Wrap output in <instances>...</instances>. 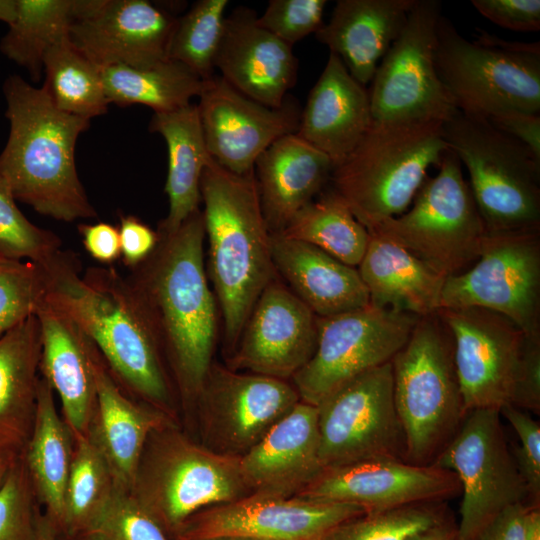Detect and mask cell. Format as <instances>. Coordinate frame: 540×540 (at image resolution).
<instances>
[{
    "mask_svg": "<svg viewBox=\"0 0 540 540\" xmlns=\"http://www.w3.org/2000/svg\"><path fill=\"white\" fill-rule=\"evenodd\" d=\"M46 302L87 335L128 395L169 416L174 384L150 321L128 279L113 266L81 274L77 256L61 250L44 264Z\"/></svg>",
    "mask_w": 540,
    "mask_h": 540,
    "instance_id": "2",
    "label": "cell"
},
{
    "mask_svg": "<svg viewBox=\"0 0 540 540\" xmlns=\"http://www.w3.org/2000/svg\"><path fill=\"white\" fill-rule=\"evenodd\" d=\"M299 401L297 390L287 380L213 362L196 402L207 440L204 446L241 457Z\"/></svg>",
    "mask_w": 540,
    "mask_h": 540,
    "instance_id": "16",
    "label": "cell"
},
{
    "mask_svg": "<svg viewBox=\"0 0 540 540\" xmlns=\"http://www.w3.org/2000/svg\"><path fill=\"white\" fill-rule=\"evenodd\" d=\"M391 365L406 460L432 464L467 413L454 364L452 336L437 312L419 317Z\"/></svg>",
    "mask_w": 540,
    "mask_h": 540,
    "instance_id": "6",
    "label": "cell"
},
{
    "mask_svg": "<svg viewBox=\"0 0 540 540\" xmlns=\"http://www.w3.org/2000/svg\"><path fill=\"white\" fill-rule=\"evenodd\" d=\"M149 129L164 138L168 151L165 193L169 210L157 229L173 231L199 209L201 177L212 157L206 147L196 104L154 113Z\"/></svg>",
    "mask_w": 540,
    "mask_h": 540,
    "instance_id": "33",
    "label": "cell"
},
{
    "mask_svg": "<svg viewBox=\"0 0 540 540\" xmlns=\"http://www.w3.org/2000/svg\"><path fill=\"white\" fill-rule=\"evenodd\" d=\"M460 491L456 475L433 464L372 459L324 469L297 496L354 504L371 512L439 502Z\"/></svg>",
    "mask_w": 540,
    "mask_h": 540,
    "instance_id": "22",
    "label": "cell"
},
{
    "mask_svg": "<svg viewBox=\"0 0 540 540\" xmlns=\"http://www.w3.org/2000/svg\"><path fill=\"white\" fill-rule=\"evenodd\" d=\"M317 340L318 316L276 274L254 304L227 366L288 381L310 361Z\"/></svg>",
    "mask_w": 540,
    "mask_h": 540,
    "instance_id": "21",
    "label": "cell"
},
{
    "mask_svg": "<svg viewBox=\"0 0 540 540\" xmlns=\"http://www.w3.org/2000/svg\"><path fill=\"white\" fill-rule=\"evenodd\" d=\"M511 405L540 413V334H525Z\"/></svg>",
    "mask_w": 540,
    "mask_h": 540,
    "instance_id": "48",
    "label": "cell"
},
{
    "mask_svg": "<svg viewBox=\"0 0 540 540\" xmlns=\"http://www.w3.org/2000/svg\"><path fill=\"white\" fill-rule=\"evenodd\" d=\"M440 503L365 512L336 526L324 540H411L447 518Z\"/></svg>",
    "mask_w": 540,
    "mask_h": 540,
    "instance_id": "41",
    "label": "cell"
},
{
    "mask_svg": "<svg viewBox=\"0 0 540 540\" xmlns=\"http://www.w3.org/2000/svg\"><path fill=\"white\" fill-rule=\"evenodd\" d=\"M129 493L172 538L199 511L251 494L239 457L193 442L173 421L150 434Z\"/></svg>",
    "mask_w": 540,
    "mask_h": 540,
    "instance_id": "7",
    "label": "cell"
},
{
    "mask_svg": "<svg viewBox=\"0 0 540 540\" xmlns=\"http://www.w3.org/2000/svg\"><path fill=\"white\" fill-rule=\"evenodd\" d=\"M372 125L369 94L330 53L301 110L297 135L326 154L334 166L345 160Z\"/></svg>",
    "mask_w": 540,
    "mask_h": 540,
    "instance_id": "27",
    "label": "cell"
},
{
    "mask_svg": "<svg viewBox=\"0 0 540 540\" xmlns=\"http://www.w3.org/2000/svg\"><path fill=\"white\" fill-rule=\"evenodd\" d=\"M474 8L494 24L517 32L540 29L539 0H472Z\"/></svg>",
    "mask_w": 540,
    "mask_h": 540,
    "instance_id": "49",
    "label": "cell"
},
{
    "mask_svg": "<svg viewBox=\"0 0 540 540\" xmlns=\"http://www.w3.org/2000/svg\"><path fill=\"white\" fill-rule=\"evenodd\" d=\"M61 245L58 235L34 225L23 215L9 187L0 179V257L43 265L61 251Z\"/></svg>",
    "mask_w": 540,
    "mask_h": 540,
    "instance_id": "43",
    "label": "cell"
},
{
    "mask_svg": "<svg viewBox=\"0 0 540 540\" xmlns=\"http://www.w3.org/2000/svg\"><path fill=\"white\" fill-rule=\"evenodd\" d=\"M368 232L367 248L357 269L370 304L418 317L436 313L446 278L398 243Z\"/></svg>",
    "mask_w": 540,
    "mask_h": 540,
    "instance_id": "32",
    "label": "cell"
},
{
    "mask_svg": "<svg viewBox=\"0 0 540 540\" xmlns=\"http://www.w3.org/2000/svg\"><path fill=\"white\" fill-rule=\"evenodd\" d=\"M118 231L121 259L129 270L146 260L159 240L157 230L134 215H121Z\"/></svg>",
    "mask_w": 540,
    "mask_h": 540,
    "instance_id": "50",
    "label": "cell"
},
{
    "mask_svg": "<svg viewBox=\"0 0 540 540\" xmlns=\"http://www.w3.org/2000/svg\"><path fill=\"white\" fill-rule=\"evenodd\" d=\"M206 271L222 320L227 359L258 297L276 275L271 235L255 174H234L213 158L200 182Z\"/></svg>",
    "mask_w": 540,
    "mask_h": 540,
    "instance_id": "4",
    "label": "cell"
},
{
    "mask_svg": "<svg viewBox=\"0 0 540 540\" xmlns=\"http://www.w3.org/2000/svg\"><path fill=\"white\" fill-rule=\"evenodd\" d=\"M331 159L297 133L282 136L256 159L254 174L266 224L279 233L330 181Z\"/></svg>",
    "mask_w": 540,
    "mask_h": 540,
    "instance_id": "29",
    "label": "cell"
},
{
    "mask_svg": "<svg viewBox=\"0 0 540 540\" xmlns=\"http://www.w3.org/2000/svg\"><path fill=\"white\" fill-rule=\"evenodd\" d=\"M524 540H540V509L531 506L525 519Z\"/></svg>",
    "mask_w": 540,
    "mask_h": 540,
    "instance_id": "55",
    "label": "cell"
},
{
    "mask_svg": "<svg viewBox=\"0 0 540 540\" xmlns=\"http://www.w3.org/2000/svg\"><path fill=\"white\" fill-rule=\"evenodd\" d=\"M448 146L441 123H373L356 148L334 166L332 189L367 229L411 205L431 166Z\"/></svg>",
    "mask_w": 540,
    "mask_h": 540,
    "instance_id": "5",
    "label": "cell"
},
{
    "mask_svg": "<svg viewBox=\"0 0 540 540\" xmlns=\"http://www.w3.org/2000/svg\"><path fill=\"white\" fill-rule=\"evenodd\" d=\"M177 19L147 0H73L69 39L100 69L167 60Z\"/></svg>",
    "mask_w": 540,
    "mask_h": 540,
    "instance_id": "19",
    "label": "cell"
},
{
    "mask_svg": "<svg viewBox=\"0 0 540 540\" xmlns=\"http://www.w3.org/2000/svg\"><path fill=\"white\" fill-rule=\"evenodd\" d=\"M442 130L466 167L486 232L540 230V159L486 118L459 110Z\"/></svg>",
    "mask_w": 540,
    "mask_h": 540,
    "instance_id": "8",
    "label": "cell"
},
{
    "mask_svg": "<svg viewBox=\"0 0 540 540\" xmlns=\"http://www.w3.org/2000/svg\"><path fill=\"white\" fill-rule=\"evenodd\" d=\"M368 231L398 243L445 278L477 260L486 235L462 164L450 149L437 174L427 175L409 208Z\"/></svg>",
    "mask_w": 540,
    "mask_h": 540,
    "instance_id": "10",
    "label": "cell"
},
{
    "mask_svg": "<svg viewBox=\"0 0 540 540\" xmlns=\"http://www.w3.org/2000/svg\"><path fill=\"white\" fill-rule=\"evenodd\" d=\"M116 488L106 460L90 438H74L61 530L70 538L81 534L109 503Z\"/></svg>",
    "mask_w": 540,
    "mask_h": 540,
    "instance_id": "39",
    "label": "cell"
},
{
    "mask_svg": "<svg viewBox=\"0 0 540 540\" xmlns=\"http://www.w3.org/2000/svg\"><path fill=\"white\" fill-rule=\"evenodd\" d=\"M441 6L438 0H415L403 30L371 81L373 123L443 124L458 111L435 65Z\"/></svg>",
    "mask_w": 540,
    "mask_h": 540,
    "instance_id": "11",
    "label": "cell"
},
{
    "mask_svg": "<svg viewBox=\"0 0 540 540\" xmlns=\"http://www.w3.org/2000/svg\"><path fill=\"white\" fill-rule=\"evenodd\" d=\"M73 0H16V14L0 50L39 81L47 51L69 36Z\"/></svg>",
    "mask_w": 540,
    "mask_h": 540,
    "instance_id": "37",
    "label": "cell"
},
{
    "mask_svg": "<svg viewBox=\"0 0 540 540\" xmlns=\"http://www.w3.org/2000/svg\"><path fill=\"white\" fill-rule=\"evenodd\" d=\"M278 234L313 245L353 267L359 265L369 241L368 230L332 188L302 207Z\"/></svg>",
    "mask_w": 540,
    "mask_h": 540,
    "instance_id": "36",
    "label": "cell"
},
{
    "mask_svg": "<svg viewBox=\"0 0 540 540\" xmlns=\"http://www.w3.org/2000/svg\"><path fill=\"white\" fill-rule=\"evenodd\" d=\"M239 464L251 494L299 495L324 470L316 406L300 400L239 457Z\"/></svg>",
    "mask_w": 540,
    "mask_h": 540,
    "instance_id": "24",
    "label": "cell"
},
{
    "mask_svg": "<svg viewBox=\"0 0 540 540\" xmlns=\"http://www.w3.org/2000/svg\"><path fill=\"white\" fill-rule=\"evenodd\" d=\"M500 417L498 409L468 411L455 435L432 463L454 473L460 483L459 540H472L509 506L530 505Z\"/></svg>",
    "mask_w": 540,
    "mask_h": 540,
    "instance_id": "12",
    "label": "cell"
},
{
    "mask_svg": "<svg viewBox=\"0 0 540 540\" xmlns=\"http://www.w3.org/2000/svg\"><path fill=\"white\" fill-rule=\"evenodd\" d=\"M438 76L460 112L488 119L505 109L540 112V43L515 42L479 30L464 38L449 19L436 30Z\"/></svg>",
    "mask_w": 540,
    "mask_h": 540,
    "instance_id": "9",
    "label": "cell"
},
{
    "mask_svg": "<svg viewBox=\"0 0 540 540\" xmlns=\"http://www.w3.org/2000/svg\"><path fill=\"white\" fill-rule=\"evenodd\" d=\"M530 507L520 503L505 508L472 540H524L525 519Z\"/></svg>",
    "mask_w": 540,
    "mask_h": 540,
    "instance_id": "53",
    "label": "cell"
},
{
    "mask_svg": "<svg viewBox=\"0 0 540 540\" xmlns=\"http://www.w3.org/2000/svg\"><path fill=\"white\" fill-rule=\"evenodd\" d=\"M292 47L261 27L253 11L239 8L225 17L215 69L241 94L278 108L295 83L297 59Z\"/></svg>",
    "mask_w": 540,
    "mask_h": 540,
    "instance_id": "23",
    "label": "cell"
},
{
    "mask_svg": "<svg viewBox=\"0 0 540 540\" xmlns=\"http://www.w3.org/2000/svg\"><path fill=\"white\" fill-rule=\"evenodd\" d=\"M275 272L318 317L351 312L370 304L357 267L305 242L271 235Z\"/></svg>",
    "mask_w": 540,
    "mask_h": 540,
    "instance_id": "30",
    "label": "cell"
},
{
    "mask_svg": "<svg viewBox=\"0 0 540 540\" xmlns=\"http://www.w3.org/2000/svg\"><path fill=\"white\" fill-rule=\"evenodd\" d=\"M43 84L61 111L91 119L108 109L101 69L77 49L69 36L52 46L43 60Z\"/></svg>",
    "mask_w": 540,
    "mask_h": 540,
    "instance_id": "38",
    "label": "cell"
},
{
    "mask_svg": "<svg viewBox=\"0 0 540 540\" xmlns=\"http://www.w3.org/2000/svg\"><path fill=\"white\" fill-rule=\"evenodd\" d=\"M419 317L366 307L318 317V340L310 361L291 379L300 400L317 405L358 375L391 362L407 342Z\"/></svg>",
    "mask_w": 540,
    "mask_h": 540,
    "instance_id": "15",
    "label": "cell"
},
{
    "mask_svg": "<svg viewBox=\"0 0 540 540\" xmlns=\"http://www.w3.org/2000/svg\"><path fill=\"white\" fill-rule=\"evenodd\" d=\"M16 14V0H0V21L11 24Z\"/></svg>",
    "mask_w": 540,
    "mask_h": 540,
    "instance_id": "57",
    "label": "cell"
},
{
    "mask_svg": "<svg viewBox=\"0 0 540 540\" xmlns=\"http://www.w3.org/2000/svg\"><path fill=\"white\" fill-rule=\"evenodd\" d=\"M415 0H339L315 33L361 85L371 83L398 38Z\"/></svg>",
    "mask_w": 540,
    "mask_h": 540,
    "instance_id": "28",
    "label": "cell"
},
{
    "mask_svg": "<svg viewBox=\"0 0 540 540\" xmlns=\"http://www.w3.org/2000/svg\"><path fill=\"white\" fill-rule=\"evenodd\" d=\"M109 104L120 107L146 105L156 112H169L199 97L204 83L183 64L167 59L149 66L113 65L101 69Z\"/></svg>",
    "mask_w": 540,
    "mask_h": 540,
    "instance_id": "35",
    "label": "cell"
},
{
    "mask_svg": "<svg viewBox=\"0 0 540 540\" xmlns=\"http://www.w3.org/2000/svg\"><path fill=\"white\" fill-rule=\"evenodd\" d=\"M36 316L41 330L39 371L60 401L74 438L88 436L96 407L94 344L65 314L45 302Z\"/></svg>",
    "mask_w": 540,
    "mask_h": 540,
    "instance_id": "25",
    "label": "cell"
},
{
    "mask_svg": "<svg viewBox=\"0 0 540 540\" xmlns=\"http://www.w3.org/2000/svg\"><path fill=\"white\" fill-rule=\"evenodd\" d=\"M514 429L520 445L513 457L525 482L529 504L539 506L540 500V424L528 412L511 404L499 410Z\"/></svg>",
    "mask_w": 540,
    "mask_h": 540,
    "instance_id": "47",
    "label": "cell"
},
{
    "mask_svg": "<svg viewBox=\"0 0 540 540\" xmlns=\"http://www.w3.org/2000/svg\"><path fill=\"white\" fill-rule=\"evenodd\" d=\"M49 289L44 265L0 257V338L36 315Z\"/></svg>",
    "mask_w": 540,
    "mask_h": 540,
    "instance_id": "42",
    "label": "cell"
},
{
    "mask_svg": "<svg viewBox=\"0 0 540 540\" xmlns=\"http://www.w3.org/2000/svg\"><path fill=\"white\" fill-rule=\"evenodd\" d=\"M158 243L126 276L157 337L173 384L196 404L218 337L219 307L208 282L202 211L177 229H156Z\"/></svg>",
    "mask_w": 540,
    "mask_h": 540,
    "instance_id": "1",
    "label": "cell"
},
{
    "mask_svg": "<svg viewBox=\"0 0 540 540\" xmlns=\"http://www.w3.org/2000/svg\"><path fill=\"white\" fill-rule=\"evenodd\" d=\"M41 330L30 316L0 338V458L25 450L37 404Z\"/></svg>",
    "mask_w": 540,
    "mask_h": 540,
    "instance_id": "31",
    "label": "cell"
},
{
    "mask_svg": "<svg viewBox=\"0 0 540 540\" xmlns=\"http://www.w3.org/2000/svg\"><path fill=\"white\" fill-rule=\"evenodd\" d=\"M197 107L209 154L237 175L253 173L266 148L282 136L297 133L302 110L290 97L278 108L265 106L217 75L205 81Z\"/></svg>",
    "mask_w": 540,
    "mask_h": 540,
    "instance_id": "20",
    "label": "cell"
},
{
    "mask_svg": "<svg viewBox=\"0 0 540 540\" xmlns=\"http://www.w3.org/2000/svg\"><path fill=\"white\" fill-rule=\"evenodd\" d=\"M200 540H258L250 537H243V536H216V537H210V538H204Z\"/></svg>",
    "mask_w": 540,
    "mask_h": 540,
    "instance_id": "59",
    "label": "cell"
},
{
    "mask_svg": "<svg viewBox=\"0 0 540 540\" xmlns=\"http://www.w3.org/2000/svg\"><path fill=\"white\" fill-rule=\"evenodd\" d=\"M78 232L85 250L97 262L111 265L121 258L118 227L106 222L81 223Z\"/></svg>",
    "mask_w": 540,
    "mask_h": 540,
    "instance_id": "52",
    "label": "cell"
},
{
    "mask_svg": "<svg viewBox=\"0 0 540 540\" xmlns=\"http://www.w3.org/2000/svg\"><path fill=\"white\" fill-rule=\"evenodd\" d=\"M76 540H174L127 491L111 500Z\"/></svg>",
    "mask_w": 540,
    "mask_h": 540,
    "instance_id": "44",
    "label": "cell"
},
{
    "mask_svg": "<svg viewBox=\"0 0 540 540\" xmlns=\"http://www.w3.org/2000/svg\"><path fill=\"white\" fill-rule=\"evenodd\" d=\"M479 307L540 334V230L487 233L477 260L445 279L441 308Z\"/></svg>",
    "mask_w": 540,
    "mask_h": 540,
    "instance_id": "14",
    "label": "cell"
},
{
    "mask_svg": "<svg viewBox=\"0 0 540 540\" xmlns=\"http://www.w3.org/2000/svg\"><path fill=\"white\" fill-rule=\"evenodd\" d=\"M93 367L96 407L88 437L106 460L116 487L130 492L150 434L172 419L159 409L131 400L96 347Z\"/></svg>",
    "mask_w": 540,
    "mask_h": 540,
    "instance_id": "26",
    "label": "cell"
},
{
    "mask_svg": "<svg viewBox=\"0 0 540 540\" xmlns=\"http://www.w3.org/2000/svg\"><path fill=\"white\" fill-rule=\"evenodd\" d=\"M453 340L466 412L511 404L525 333L509 318L479 307L441 308Z\"/></svg>",
    "mask_w": 540,
    "mask_h": 540,
    "instance_id": "17",
    "label": "cell"
},
{
    "mask_svg": "<svg viewBox=\"0 0 540 540\" xmlns=\"http://www.w3.org/2000/svg\"><path fill=\"white\" fill-rule=\"evenodd\" d=\"M316 408L323 469L372 459L407 461L391 362L346 382Z\"/></svg>",
    "mask_w": 540,
    "mask_h": 540,
    "instance_id": "13",
    "label": "cell"
},
{
    "mask_svg": "<svg viewBox=\"0 0 540 540\" xmlns=\"http://www.w3.org/2000/svg\"><path fill=\"white\" fill-rule=\"evenodd\" d=\"M57 528L49 517L38 512L36 519V540H56Z\"/></svg>",
    "mask_w": 540,
    "mask_h": 540,
    "instance_id": "56",
    "label": "cell"
},
{
    "mask_svg": "<svg viewBox=\"0 0 540 540\" xmlns=\"http://www.w3.org/2000/svg\"><path fill=\"white\" fill-rule=\"evenodd\" d=\"M411 540H459L458 528L447 517Z\"/></svg>",
    "mask_w": 540,
    "mask_h": 540,
    "instance_id": "54",
    "label": "cell"
},
{
    "mask_svg": "<svg viewBox=\"0 0 540 540\" xmlns=\"http://www.w3.org/2000/svg\"><path fill=\"white\" fill-rule=\"evenodd\" d=\"M365 512L358 505L343 502L249 494L199 511L173 539L243 536L258 540H324L336 526Z\"/></svg>",
    "mask_w": 540,
    "mask_h": 540,
    "instance_id": "18",
    "label": "cell"
},
{
    "mask_svg": "<svg viewBox=\"0 0 540 540\" xmlns=\"http://www.w3.org/2000/svg\"><path fill=\"white\" fill-rule=\"evenodd\" d=\"M326 4V0H271L257 23L293 46L321 28Z\"/></svg>",
    "mask_w": 540,
    "mask_h": 540,
    "instance_id": "46",
    "label": "cell"
},
{
    "mask_svg": "<svg viewBox=\"0 0 540 540\" xmlns=\"http://www.w3.org/2000/svg\"><path fill=\"white\" fill-rule=\"evenodd\" d=\"M3 91L10 131L0 179L15 200L58 221L96 218L75 163L77 139L90 120L59 110L44 86L18 75L6 79Z\"/></svg>",
    "mask_w": 540,
    "mask_h": 540,
    "instance_id": "3",
    "label": "cell"
},
{
    "mask_svg": "<svg viewBox=\"0 0 540 540\" xmlns=\"http://www.w3.org/2000/svg\"><path fill=\"white\" fill-rule=\"evenodd\" d=\"M227 0H199L177 19L167 58L190 69L203 81L214 76Z\"/></svg>",
    "mask_w": 540,
    "mask_h": 540,
    "instance_id": "40",
    "label": "cell"
},
{
    "mask_svg": "<svg viewBox=\"0 0 540 540\" xmlns=\"http://www.w3.org/2000/svg\"><path fill=\"white\" fill-rule=\"evenodd\" d=\"M36 497L21 456L0 488V540H36Z\"/></svg>",
    "mask_w": 540,
    "mask_h": 540,
    "instance_id": "45",
    "label": "cell"
},
{
    "mask_svg": "<svg viewBox=\"0 0 540 540\" xmlns=\"http://www.w3.org/2000/svg\"><path fill=\"white\" fill-rule=\"evenodd\" d=\"M17 460L12 461V460H9V459L0 458V488L4 484L6 478H7L8 474H9V471H10L11 467L13 466V464Z\"/></svg>",
    "mask_w": 540,
    "mask_h": 540,
    "instance_id": "58",
    "label": "cell"
},
{
    "mask_svg": "<svg viewBox=\"0 0 540 540\" xmlns=\"http://www.w3.org/2000/svg\"><path fill=\"white\" fill-rule=\"evenodd\" d=\"M74 449V437L57 411L54 391L40 375L31 434L23 452L36 500L57 530H61L65 492Z\"/></svg>",
    "mask_w": 540,
    "mask_h": 540,
    "instance_id": "34",
    "label": "cell"
},
{
    "mask_svg": "<svg viewBox=\"0 0 540 540\" xmlns=\"http://www.w3.org/2000/svg\"><path fill=\"white\" fill-rule=\"evenodd\" d=\"M487 120L523 143L540 159V113L505 109L494 113Z\"/></svg>",
    "mask_w": 540,
    "mask_h": 540,
    "instance_id": "51",
    "label": "cell"
}]
</instances>
